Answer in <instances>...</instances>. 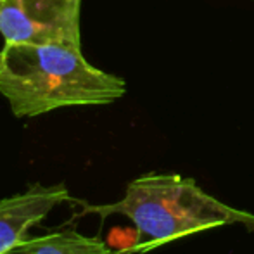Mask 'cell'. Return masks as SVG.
<instances>
[{
  "mask_svg": "<svg viewBox=\"0 0 254 254\" xmlns=\"http://www.w3.org/2000/svg\"><path fill=\"white\" fill-rule=\"evenodd\" d=\"M0 94L16 118H35L63 107L116 102L127 94V81L92 66L81 49L5 42Z\"/></svg>",
  "mask_w": 254,
  "mask_h": 254,
  "instance_id": "6da1fadb",
  "label": "cell"
},
{
  "mask_svg": "<svg viewBox=\"0 0 254 254\" xmlns=\"http://www.w3.org/2000/svg\"><path fill=\"white\" fill-rule=\"evenodd\" d=\"M81 216L123 214L135 225V241L125 254L147 253L184 237L227 225H244L254 232V214L228 206L204 192L194 178L178 173H145L127 185L123 199L90 206L81 202Z\"/></svg>",
  "mask_w": 254,
  "mask_h": 254,
  "instance_id": "7a4b0ae2",
  "label": "cell"
},
{
  "mask_svg": "<svg viewBox=\"0 0 254 254\" xmlns=\"http://www.w3.org/2000/svg\"><path fill=\"white\" fill-rule=\"evenodd\" d=\"M81 0H7L0 33L10 44H59L81 49Z\"/></svg>",
  "mask_w": 254,
  "mask_h": 254,
  "instance_id": "3957f363",
  "label": "cell"
},
{
  "mask_svg": "<svg viewBox=\"0 0 254 254\" xmlns=\"http://www.w3.org/2000/svg\"><path fill=\"white\" fill-rule=\"evenodd\" d=\"M66 184H31L26 190L0 199V254L28 237L30 228L38 225L59 204L69 201Z\"/></svg>",
  "mask_w": 254,
  "mask_h": 254,
  "instance_id": "277c9868",
  "label": "cell"
},
{
  "mask_svg": "<svg viewBox=\"0 0 254 254\" xmlns=\"http://www.w3.org/2000/svg\"><path fill=\"white\" fill-rule=\"evenodd\" d=\"M5 254H125L113 249L99 237H88L74 228H64L51 234L28 235Z\"/></svg>",
  "mask_w": 254,
  "mask_h": 254,
  "instance_id": "5b68a950",
  "label": "cell"
},
{
  "mask_svg": "<svg viewBox=\"0 0 254 254\" xmlns=\"http://www.w3.org/2000/svg\"><path fill=\"white\" fill-rule=\"evenodd\" d=\"M3 2H7V0H0V5H2V3H3Z\"/></svg>",
  "mask_w": 254,
  "mask_h": 254,
  "instance_id": "8992f818",
  "label": "cell"
}]
</instances>
